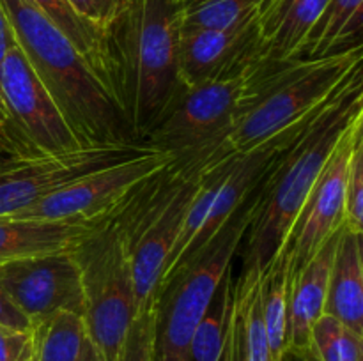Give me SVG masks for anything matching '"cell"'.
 Instances as JSON below:
<instances>
[{
    "instance_id": "obj_1",
    "label": "cell",
    "mask_w": 363,
    "mask_h": 361,
    "mask_svg": "<svg viewBox=\"0 0 363 361\" xmlns=\"http://www.w3.org/2000/svg\"><path fill=\"white\" fill-rule=\"evenodd\" d=\"M360 119L362 67L284 149L259 184L250 223L238 248L241 275L236 287L250 285L261 278L286 246L294 222L330 156L344 133Z\"/></svg>"
},
{
    "instance_id": "obj_2",
    "label": "cell",
    "mask_w": 363,
    "mask_h": 361,
    "mask_svg": "<svg viewBox=\"0 0 363 361\" xmlns=\"http://www.w3.org/2000/svg\"><path fill=\"white\" fill-rule=\"evenodd\" d=\"M14 41L84 147L135 144L116 98L77 46L30 0H0Z\"/></svg>"
},
{
    "instance_id": "obj_3",
    "label": "cell",
    "mask_w": 363,
    "mask_h": 361,
    "mask_svg": "<svg viewBox=\"0 0 363 361\" xmlns=\"http://www.w3.org/2000/svg\"><path fill=\"white\" fill-rule=\"evenodd\" d=\"M176 0H130L108 28L112 92L140 145L176 91Z\"/></svg>"
},
{
    "instance_id": "obj_4",
    "label": "cell",
    "mask_w": 363,
    "mask_h": 361,
    "mask_svg": "<svg viewBox=\"0 0 363 361\" xmlns=\"http://www.w3.org/2000/svg\"><path fill=\"white\" fill-rule=\"evenodd\" d=\"M362 67V48L282 66L255 64L222 154H241L321 110Z\"/></svg>"
},
{
    "instance_id": "obj_5",
    "label": "cell",
    "mask_w": 363,
    "mask_h": 361,
    "mask_svg": "<svg viewBox=\"0 0 363 361\" xmlns=\"http://www.w3.org/2000/svg\"><path fill=\"white\" fill-rule=\"evenodd\" d=\"M206 165L172 161L142 183L119 209L138 311L151 306L163 268L201 188Z\"/></svg>"
},
{
    "instance_id": "obj_6",
    "label": "cell",
    "mask_w": 363,
    "mask_h": 361,
    "mask_svg": "<svg viewBox=\"0 0 363 361\" xmlns=\"http://www.w3.org/2000/svg\"><path fill=\"white\" fill-rule=\"evenodd\" d=\"M255 191L208 246L158 287L152 303V361H190L195 328L222 282L223 273L234 264L254 211Z\"/></svg>"
},
{
    "instance_id": "obj_7",
    "label": "cell",
    "mask_w": 363,
    "mask_h": 361,
    "mask_svg": "<svg viewBox=\"0 0 363 361\" xmlns=\"http://www.w3.org/2000/svg\"><path fill=\"white\" fill-rule=\"evenodd\" d=\"M119 209L71 250L80 269L85 333L103 361H117L138 314Z\"/></svg>"
},
{
    "instance_id": "obj_8",
    "label": "cell",
    "mask_w": 363,
    "mask_h": 361,
    "mask_svg": "<svg viewBox=\"0 0 363 361\" xmlns=\"http://www.w3.org/2000/svg\"><path fill=\"white\" fill-rule=\"evenodd\" d=\"M252 69L191 87L177 84L140 145L176 161H202L208 168L229 156L220 147L247 96Z\"/></svg>"
},
{
    "instance_id": "obj_9",
    "label": "cell",
    "mask_w": 363,
    "mask_h": 361,
    "mask_svg": "<svg viewBox=\"0 0 363 361\" xmlns=\"http://www.w3.org/2000/svg\"><path fill=\"white\" fill-rule=\"evenodd\" d=\"M172 159L170 154L145 147L138 154L94 170L6 218L99 222L113 214L142 183L165 168Z\"/></svg>"
},
{
    "instance_id": "obj_10",
    "label": "cell",
    "mask_w": 363,
    "mask_h": 361,
    "mask_svg": "<svg viewBox=\"0 0 363 361\" xmlns=\"http://www.w3.org/2000/svg\"><path fill=\"white\" fill-rule=\"evenodd\" d=\"M0 88L27 158L59 156L84 147L16 42L0 66Z\"/></svg>"
},
{
    "instance_id": "obj_11",
    "label": "cell",
    "mask_w": 363,
    "mask_h": 361,
    "mask_svg": "<svg viewBox=\"0 0 363 361\" xmlns=\"http://www.w3.org/2000/svg\"><path fill=\"white\" fill-rule=\"evenodd\" d=\"M142 149L145 145H94L59 156L11 159L0 170V218L16 214L66 184Z\"/></svg>"
},
{
    "instance_id": "obj_12",
    "label": "cell",
    "mask_w": 363,
    "mask_h": 361,
    "mask_svg": "<svg viewBox=\"0 0 363 361\" xmlns=\"http://www.w3.org/2000/svg\"><path fill=\"white\" fill-rule=\"evenodd\" d=\"M0 283L34 326L59 311L84 315L80 269L71 250L0 264Z\"/></svg>"
},
{
    "instance_id": "obj_13",
    "label": "cell",
    "mask_w": 363,
    "mask_h": 361,
    "mask_svg": "<svg viewBox=\"0 0 363 361\" xmlns=\"http://www.w3.org/2000/svg\"><path fill=\"white\" fill-rule=\"evenodd\" d=\"M362 124L363 119L357 120L340 138L294 222L286 244L291 275L303 268L344 225V190L354 145L363 137Z\"/></svg>"
},
{
    "instance_id": "obj_14",
    "label": "cell",
    "mask_w": 363,
    "mask_h": 361,
    "mask_svg": "<svg viewBox=\"0 0 363 361\" xmlns=\"http://www.w3.org/2000/svg\"><path fill=\"white\" fill-rule=\"evenodd\" d=\"M257 62V18L230 30L179 27L177 32V84L184 87L234 76Z\"/></svg>"
},
{
    "instance_id": "obj_15",
    "label": "cell",
    "mask_w": 363,
    "mask_h": 361,
    "mask_svg": "<svg viewBox=\"0 0 363 361\" xmlns=\"http://www.w3.org/2000/svg\"><path fill=\"white\" fill-rule=\"evenodd\" d=\"M328 0H264L257 14L259 64L296 62Z\"/></svg>"
},
{
    "instance_id": "obj_16",
    "label": "cell",
    "mask_w": 363,
    "mask_h": 361,
    "mask_svg": "<svg viewBox=\"0 0 363 361\" xmlns=\"http://www.w3.org/2000/svg\"><path fill=\"white\" fill-rule=\"evenodd\" d=\"M339 232L333 234L303 268L291 275L287 299V347L291 349L311 347L312 326L325 314Z\"/></svg>"
},
{
    "instance_id": "obj_17",
    "label": "cell",
    "mask_w": 363,
    "mask_h": 361,
    "mask_svg": "<svg viewBox=\"0 0 363 361\" xmlns=\"http://www.w3.org/2000/svg\"><path fill=\"white\" fill-rule=\"evenodd\" d=\"M325 314L363 336V251L362 232L340 227L330 271Z\"/></svg>"
},
{
    "instance_id": "obj_18",
    "label": "cell",
    "mask_w": 363,
    "mask_h": 361,
    "mask_svg": "<svg viewBox=\"0 0 363 361\" xmlns=\"http://www.w3.org/2000/svg\"><path fill=\"white\" fill-rule=\"evenodd\" d=\"M99 222L0 218V264L18 258L73 250Z\"/></svg>"
},
{
    "instance_id": "obj_19",
    "label": "cell",
    "mask_w": 363,
    "mask_h": 361,
    "mask_svg": "<svg viewBox=\"0 0 363 361\" xmlns=\"http://www.w3.org/2000/svg\"><path fill=\"white\" fill-rule=\"evenodd\" d=\"M363 0H328L298 60H315L362 48Z\"/></svg>"
},
{
    "instance_id": "obj_20",
    "label": "cell",
    "mask_w": 363,
    "mask_h": 361,
    "mask_svg": "<svg viewBox=\"0 0 363 361\" xmlns=\"http://www.w3.org/2000/svg\"><path fill=\"white\" fill-rule=\"evenodd\" d=\"M53 25L66 34V38L84 55L99 80L112 92V57H110L108 35L98 27L85 21L74 13L67 0H30ZM113 96V92H112Z\"/></svg>"
},
{
    "instance_id": "obj_21",
    "label": "cell",
    "mask_w": 363,
    "mask_h": 361,
    "mask_svg": "<svg viewBox=\"0 0 363 361\" xmlns=\"http://www.w3.org/2000/svg\"><path fill=\"white\" fill-rule=\"evenodd\" d=\"M291 258L286 246L261 276V308L272 361H280L287 347V299H289Z\"/></svg>"
},
{
    "instance_id": "obj_22",
    "label": "cell",
    "mask_w": 363,
    "mask_h": 361,
    "mask_svg": "<svg viewBox=\"0 0 363 361\" xmlns=\"http://www.w3.org/2000/svg\"><path fill=\"white\" fill-rule=\"evenodd\" d=\"M236 303L234 265H230L216 287L208 308L202 314L190 343V361H220L225 345L230 315Z\"/></svg>"
},
{
    "instance_id": "obj_23",
    "label": "cell",
    "mask_w": 363,
    "mask_h": 361,
    "mask_svg": "<svg viewBox=\"0 0 363 361\" xmlns=\"http://www.w3.org/2000/svg\"><path fill=\"white\" fill-rule=\"evenodd\" d=\"M85 340L84 317L59 311L34 326V361H80Z\"/></svg>"
},
{
    "instance_id": "obj_24",
    "label": "cell",
    "mask_w": 363,
    "mask_h": 361,
    "mask_svg": "<svg viewBox=\"0 0 363 361\" xmlns=\"http://www.w3.org/2000/svg\"><path fill=\"white\" fill-rule=\"evenodd\" d=\"M264 0H181L179 27L230 30L255 20Z\"/></svg>"
},
{
    "instance_id": "obj_25",
    "label": "cell",
    "mask_w": 363,
    "mask_h": 361,
    "mask_svg": "<svg viewBox=\"0 0 363 361\" xmlns=\"http://www.w3.org/2000/svg\"><path fill=\"white\" fill-rule=\"evenodd\" d=\"M363 336L335 319L323 314L311 331V347L319 361H363Z\"/></svg>"
},
{
    "instance_id": "obj_26",
    "label": "cell",
    "mask_w": 363,
    "mask_h": 361,
    "mask_svg": "<svg viewBox=\"0 0 363 361\" xmlns=\"http://www.w3.org/2000/svg\"><path fill=\"white\" fill-rule=\"evenodd\" d=\"M344 225L363 232V137L358 138L351 156L350 172L344 190Z\"/></svg>"
},
{
    "instance_id": "obj_27",
    "label": "cell",
    "mask_w": 363,
    "mask_h": 361,
    "mask_svg": "<svg viewBox=\"0 0 363 361\" xmlns=\"http://www.w3.org/2000/svg\"><path fill=\"white\" fill-rule=\"evenodd\" d=\"M152 329H155V304L140 310L133 319L117 361H152Z\"/></svg>"
},
{
    "instance_id": "obj_28",
    "label": "cell",
    "mask_w": 363,
    "mask_h": 361,
    "mask_svg": "<svg viewBox=\"0 0 363 361\" xmlns=\"http://www.w3.org/2000/svg\"><path fill=\"white\" fill-rule=\"evenodd\" d=\"M14 42L16 41H14L13 28H11L6 13H4L2 6H0V66H2V60L4 57H6L7 50H9ZM0 156L14 159L27 158L23 149H21L20 142H18L16 133H14L9 113H7L6 110V105H4L2 88H0Z\"/></svg>"
},
{
    "instance_id": "obj_29",
    "label": "cell",
    "mask_w": 363,
    "mask_h": 361,
    "mask_svg": "<svg viewBox=\"0 0 363 361\" xmlns=\"http://www.w3.org/2000/svg\"><path fill=\"white\" fill-rule=\"evenodd\" d=\"M67 2L74 13L108 35V28L123 14L130 0H67Z\"/></svg>"
},
{
    "instance_id": "obj_30",
    "label": "cell",
    "mask_w": 363,
    "mask_h": 361,
    "mask_svg": "<svg viewBox=\"0 0 363 361\" xmlns=\"http://www.w3.org/2000/svg\"><path fill=\"white\" fill-rule=\"evenodd\" d=\"M0 361H34V329L16 331L0 326Z\"/></svg>"
},
{
    "instance_id": "obj_31",
    "label": "cell",
    "mask_w": 363,
    "mask_h": 361,
    "mask_svg": "<svg viewBox=\"0 0 363 361\" xmlns=\"http://www.w3.org/2000/svg\"><path fill=\"white\" fill-rule=\"evenodd\" d=\"M220 361H247V350H245V333H243V319L238 310V299L234 303L233 315H230L229 329H227L225 345Z\"/></svg>"
},
{
    "instance_id": "obj_32",
    "label": "cell",
    "mask_w": 363,
    "mask_h": 361,
    "mask_svg": "<svg viewBox=\"0 0 363 361\" xmlns=\"http://www.w3.org/2000/svg\"><path fill=\"white\" fill-rule=\"evenodd\" d=\"M0 326L9 329H16V331H30L34 329V324L28 321L27 315L13 303L9 294L0 283Z\"/></svg>"
},
{
    "instance_id": "obj_33",
    "label": "cell",
    "mask_w": 363,
    "mask_h": 361,
    "mask_svg": "<svg viewBox=\"0 0 363 361\" xmlns=\"http://www.w3.org/2000/svg\"><path fill=\"white\" fill-rule=\"evenodd\" d=\"M280 361H319V357L312 350V347H308V349H291V347H287Z\"/></svg>"
},
{
    "instance_id": "obj_34",
    "label": "cell",
    "mask_w": 363,
    "mask_h": 361,
    "mask_svg": "<svg viewBox=\"0 0 363 361\" xmlns=\"http://www.w3.org/2000/svg\"><path fill=\"white\" fill-rule=\"evenodd\" d=\"M80 361H103L101 356H99L98 350L94 349V345H92V342L89 338L85 340L84 343V350H82Z\"/></svg>"
},
{
    "instance_id": "obj_35",
    "label": "cell",
    "mask_w": 363,
    "mask_h": 361,
    "mask_svg": "<svg viewBox=\"0 0 363 361\" xmlns=\"http://www.w3.org/2000/svg\"><path fill=\"white\" fill-rule=\"evenodd\" d=\"M11 159H14V158H4V156H0V170H2L4 166L11 161Z\"/></svg>"
},
{
    "instance_id": "obj_36",
    "label": "cell",
    "mask_w": 363,
    "mask_h": 361,
    "mask_svg": "<svg viewBox=\"0 0 363 361\" xmlns=\"http://www.w3.org/2000/svg\"><path fill=\"white\" fill-rule=\"evenodd\" d=\"M176 2H177V4H179V2H181V0H176Z\"/></svg>"
}]
</instances>
